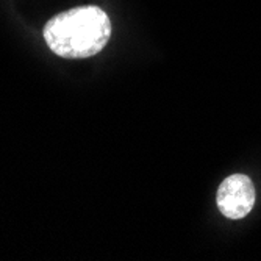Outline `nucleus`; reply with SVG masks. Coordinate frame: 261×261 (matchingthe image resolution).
Masks as SVG:
<instances>
[{
  "label": "nucleus",
  "instance_id": "nucleus-1",
  "mask_svg": "<svg viewBox=\"0 0 261 261\" xmlns=\"http://www.w3.org/2000/svg\"><path fill=\"white\" fill-rule=\"evenodd\" d=\"M49 49L63 58L97 55L111 36V20L99 7H79L52 17L44 27Z\"/></svg>",
  "mask_w": 261,
  "mask_h": 261
},
{
  "label": "nucleus",
  "instance_id": "nucleus-2",
  "mask_svg": "<svg viewBox=\"0 0 261 261\" xmlns=\"http://www.w3.org/2000/svg\"><path fill=\"white\" fill-rule=\"evenodd\" d=\"M216 202L225 218L243 219L255 203V188L252 180L244 174L227 177L218 189Z\"/></svg>",
  "mask_w": 261,
  "mask_h": 261
}]
</instances>
